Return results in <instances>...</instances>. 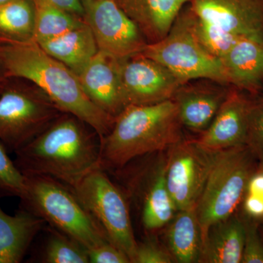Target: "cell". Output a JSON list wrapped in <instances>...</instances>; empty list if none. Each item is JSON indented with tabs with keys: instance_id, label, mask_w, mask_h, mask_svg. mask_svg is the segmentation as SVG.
I'll list each match as a JSON object with an SVG mask.
<instances>
[{
	"instance_id": "1",
	"label": "cell",
	"mask_w": 263,
	"mask_h": 263,
	"mask_svg": "<svg viewBox=\"0 0 263 263\" xmlns=\"http://www.w3.org/2000/svg\"><path fill=\"white\" fill-rule=\"evenodd\" d=\"M0 68L5 78L26 79L35 84L60 111L86 123L100 138L113 126L115 119L92 103L79 76L34 41L0 43Z\"/></svg>"
},
{
	"instance_id": "2",
	"label": "cell",
	"mask_w": 263,
	"mask_h": 263,
	"mask_svg": "<svg viewBox=\"0 0 263 263\" xmlns=\"http://www.w3.org/2000/svg\"><path fill=\"white\" fill-rule=\"evenodd\" d=\"M86 126L74 116L62 113L15 152V164L24 174L48 176L73 187L101 167L100 136Z\"/></svg>"
},
{
	"instance_id": "3",
	"label": "cell",
	"mask_w": 263,
	"mask_h": 263,
	"mask_svg": "<svg viewBox=\"0 0 263 263\" xmlns=\"http://www.w3.org/2000/svg\"><path fill=\"white\" fill-rule=\"evenodd\" d=\"M182 124L174 100L128 105L100 138V164L122 169L132 161L171 148L182 141Z\"/></svg>"
},
{
	"instance_id": "4",
	"label": "cell",
	"mask_w": 263,
	"mask_h": 263,
	"mask_svg": "<svg viewBox=\"0 0 263 263\" xmlns=\"http://www.w3.org/2000/svg\"><path fill=\"white\" fill-rule=\"evenodd\" d=\"M25 176V191L20 197L22 208L87 250L109 240L70 186L48 176Z\"/></svg>"
},
{
	"instance_id": "5",
	"label": "cell",
	"mask_w": 263,
	"mask_h": 263,
	"mask_svg": "<svg viewBox=\"0 0 263 263\" xmlns=\"http://www.w3.org/2000/svg\"><path fill=\"white\" fill-rule=\"evenodd\" d=\"M258 162L245 145L216 152L196 205L202 241L211 226L235 214Z\"/></svg>"
},
{
	"instance_id": "6",
	"label": "cell",
	"mask_w": 263,
	"mask_h": 263,
	"mask_svg": "<svg viewBox=\"0 0 263 263\" xmlns=\"http://www.w3.org/2000/svg\"><path fill=\"white\" fill-rule=\"evenodd\" d=\"M193 15L188 3L168 34L159 42L147 45L141 54L167 67L183 84L204 79L230 85L221 60L211 54L195 35Z\"/></svg>"
},
{
	"instance_id": "7",
	"label": "cell",
	"mask_w": 263,
	"mask_h": 263,
	"mask_svg": "<svg viewBox=\"0 0 263 263\" xmlns=\"http://www.w3.org/2000/svg\"><path fill=\"white\" fill-rule=\"evenodd\" d=\"M109 240L133 263L138 242L126 197L102 167L93 170L71 188Z\"/></svg>"
},
{
	"instance_id": "8",
	"label": "cell",
	"mask_w": 263,
	"mask_h": 263,
	"mask_svg": "<svg viewBox=\"0 0 263 263\" xmlns=\"http://www.w3.org/2000/svg\"><path fill=\"white\" fill-rule=\"evenodd\" d=\"M62 114L46 96L21 86L0 91V143L15 153Z\"/></svg>"
},
{
	"instance_id": "9",
	"label": "cell",
	"mask_w": 263,
	"mask_h": 263,
	"mask_svg": "<svg viewBox=\"0 0 263 263\" xmlns=\"http://www.w3.org/2000/svg\"><path fill=\"white\" fill-rule=\"evenodd\" d=\"M85 22L98 51L119 60L141 54L148 43L136 24L114 0H82Z\"/></svg>"
},
{
	"instance_id": "10",
	"label": "cell",
	"mask_w": 263,
	"mask_h": 263,
	"mask_svg": "<svg viewBox=\"0 0 263 263\" xmlns=\"http://www.w3.org/2000/svg\"><path fill=\"white\" fill-rule=\"evenodd\" d=\"M164 165V179L177 211L196 207L214 164L216 152L196 140H182L171 147Z\"/></svg>"
},
{
	"instance_id": "11",
	"label": "cell",
	"mask_w": 263,
	"mask_h": 263,
	"mask_svg": "<svg viewBox=\"0 0 263 263\" xmlns=\"http://www.w3.org/2000/svg\"><path fill=\"white\" fill-rule=\"evenodd\" d=\"M119 74L126 106L152 105L172 100L176 90L183 84L167 67L142 54L120 60Z\"/></svg>"
},
{
	"instance_id": "12",
	"label": "cell",
	"mask_w": 263,
	"mask_h": 263,
	"mask_svg": "<svg viewBox=\"0 0 263 263\" xmlns=\"http://www.w3.org/2000/svg\"><path fill=\"white\" fill-rule=\"evenodd\" d=\"M190 4L204 20L263 43V0H191Z\"/></svg>"
},
{
	"instance_id": "13",
	"label": "cell",
	"mask_w": 263,
	"mask_h": 263,
	"mask_svg": "<svg viewBox=\"0 0 263 263\" xmlns=\"http://www.w3.org/2000/svg\"><path fill=\"white\" fill-rule=\"evenodd\" d=\"M232 87L204 79L181 84L172 100L179 108L183 127L195 133H203L216 117Z\"/></svg>"
},
{
	"instance_id": "14",
	"label": "cell",
	"mask_w": 263,
	"mask_h": 263,
	"mask_svg": "<svg viewBox=\"0 0 263 263\" xmlns=\"http://www.w3.org/2000/svg\"><path fill=\"white\" fill-rule=\"evenodd\" d=\"M252 96L232 87L209 127L196 141L212 152L245 145Z\"/></svg>"
},
{
	"instance_id": "15",
	"label": "cell",
	"mask_w": 263,
	"mask_h": 263,
	"mask_svg": "<svg viewBox=\"0 0 263 263\" xmlns=\"http://www.w3.org/2000/svg\"><path fill=\"white\" fill-rule=\"evenodd\" d=\"M119 63L120 60L98 51L78 76L92 103L114 119L127 107L121 89Z\"/></svg>"
},
{
	"instance_id": "16",
	"label": "cell",
	"mask_w": 263,
	"mask_h": 263,
	"mask_svg": "<svg viewBox=\"0 0 263 263\" xmlns=\"http://www.w3.org/2000/svg\"><path fill=\"white\" fill-rule=\"evenodd\" d=\"M220 60L230 86L252 97L261 94L263 43L241 38Z\"/></svg>"
},
{
	"instance_id": "17",
	"label": "cell",
	"mask_w": 263,
	"mask_h": 263,
	"mask_svg": "<svg viewBox=\"0 0 263 263\" xmlns=\"http://www.w3.org/2000/svg\"><path fill=\"white\" fill-rule=\"evenodd\" d=\"M136 24L148 44L163 39L191 0H114Z\"/></svg>"
},
{
	"instance_id": "18",
	"label": "cell",
	"mask_w": 263,
	"mask_h": 263,
	"mask_svg": "<svg viewBox=\"0 0 263 263\" xmlns=\"http://www.w3.org/2000/svg\"><path fill=\"white\" fill-rule=\"evenodd\" d=\"M46 221L21 207L9 215L0 206V263L22 262Z\"/></svg>"
},
{
	"instance_id": "19",
	"label": "cell",
	"mask_w": 263,
	"mask_h": 263,
	"mask_svg": "<svg viewBox=\"0 0 263 263\" xmlns=\"http://www.w3.org/2000/svg\"><path fill=\"white\" fill-rule=\"evenodd\" d=\"M245 235L243 219L235 214L218 221L208 230L199 262H241Z\"/></svg>"
},
{
	"instance_id": "20",
	"label": "cell",
	"mask_w": 263,
	"mask_h": 263,
	"mask_svg": "<svg viewBox=\"0 0 263 263\" xmlns=\"http://www.w3.org/2000/svg\"><path fill=\"white\" fill-rule=\"evenodd\" d=\"M37 44L77 76L98 52L93 33L86 22L81 27Z\"/></svg>"
},
{
	"instance_id": "21",
	"label": "cell",
	"mask_w": 263,
	"mask_h": 263,
	"mask_svg": "<svg viewBox=\"0 0 263 263\" xmlns=\"http://www.w3.org/2000/svg\"><path fill=\"white\" fill-rule=\"evenodd\" d=\"M167 231L173 258L180 263L200 262L202 240L196 207L178 211Z\"/></svg>"
},
{
	"instance_id": "22",
	"label": "cell",
	"mask_w": 263,
	"mask_h": 263,
	"mask_svg": "<svg viewBox=\"0 0 263 263\" xmlns=\"http://www.w3.org/2000/svg\"><path fill=\"white\" fill-rule=\"evenodd\" d=\"M155 173L145 188L142 202V224L148 232L163 228L178 212L166 185L163 165Z\"/></svg>"
},
{
	"instance_id": "23",
	"label": "cell",
	"mask_w": 263,
	"mask_h": 263,
	"mask_svg": "<svg viewBox=\"0 0 263 263\" xmlns=\"http://www.w3.org/2000/svg\"><path fill=\"white\" fill-rule=\"evenodd\" d=\"M34 26L31 0H13L0 7V43L33 41Z\"/></svg>"
},
{
	"instance_id": "24",
	"label": "cell",
	"mask_w": 263,
	"mask_h": 263,
	"mask_svg": "<svg viewBox=\"0 0 263 263\" xmlns=\"http://www.w3.org/2000/svg\"><path fill=\"white\" fill-rule=\"evenodd\" d=\"M34 7L33 41L37 43L58 37L85 23L82 17L55 7L47 5Z\"/></svg>"
},
{
	"instance_id": "25",
	"label": "cell",
	"mask_w": 263,
	"mask_h": 263,
	"mask_svg": "<svg viewBox=\"0 0 263 263\" xmlns=\"http://www.w3.org/2000/svg\"><path fill=\"white\" fill-rule=\"evenodd\" d=\"M48 230L41 262L89 263L88 250L84 246L51 227L48 226Z\"/></svg>"
},
{
	"instance_id": "26",
	"label": "cell",
	"mask_w": 263,
	"mask_h": 263,
	"mask_svg": "<svg viewBox=\"0 0 263 263\" xmlns=\"http://www.w3.org/2000/svg\"><path fill=\"white\" fill-rule=\"evenodd\" d=\"M193 30L203 47L216 58H222L241 38L199 17L194 12Z\"/></svg>"
},
{
	"instance_id": "27",
	"label": "cell",
	"mask_w": 263,
	"mask_h": 263,
	"mask_svg": "<svg viewBox=\"0 0 263 263\" xmlns=\"http://www.w3.org/2000/svg\"><path fill=\"white\" fill-rule=\"evenodd\" d=\"M26 176L19 170L8 152L0 143V195L22 197L25 191Z\"/></svg>"
},
{
	"instance_id": "28",
	"label": "cell",
	"mask_w": 263,
	"mask_h": 263,
	"mask_svg": "<svg viewBox=\"0 0 263 263\" xmlns=\"http://www.w3.org/2000/svg\"><path fill=\"white\" fill-rule=\"evenodd\" d=\"M245 146L258 162H263V94L252 97Z\"/></svg>"
},
{
	"instance_id": "29",
	"label": "cell",
	"mask_w": 263,
	"mask_h": 263,
	"mask_svg": "<svg viewBox=\"0 0 263 263\" xmlns=\"http://www.w3.org/2000/svg\"><path fill=\"white\" fill-rule=\"evenodd\" d=\"M241 203L246 218L263 224V162L251 176Z\"/></svg>"
},
{
	"instance_id": "30",
	"label": "cell",
	"mask_w": 263,
	"mask_h": 263,
	"mask_svg": "<svg viewBox=\"0 0 263 263\" xmlns=\"http://www.w3.org/2000/svg\"><path fill=\"white\" fill-rule=\"evenodd\" d=\"M245 235L242 263H263V238L259 224L245 218Z\"/></svg>"
},
{
	"instance_id": "31",
	"label": "cell",
	"mask_w": 263,
	"mask_h": 263,
	"mask_svg": "<svg viewBox=\"0 0 263 263\" xmlns=\"http://www.w3.org/2000/svg\"><path fill=\"white\" fill-rule=\"evenodd\" d=\"M174 258L153 240L138 243L133 263H171Z\"/></svg>"
},
{
	"instance_id": "32",
	"label": "cell",
	"mask_w": 263,
	"mask_h": 263,
	"mask_svg": "<svg viewBox=\"0 0 263 263\" xmlns=\"http://www.w3.org/2000/svg\"><path fill=\"white\" fill-rule=\"evenodd\" d=\"M89 263H131L127 254L110 240L88 250Z\"/></svg>"
},
{
	"instance_id": "33",
	"label": "cell",
	"mask_w": 263,
	"mask_h": 263,
	"mask_svg": "<svg viewBox=\"0 0 263 263\" xmlns=\"http://www.w3.org/2000/svg\"><path fill=\"white\" fill-rule=\"evenodd\" d=\"M34 6L47 5L66 10L71 13L84 17V10L82 0H31Z\"/></svg>"
},
{
	"instance_id": "34",
	"label": "cell",
	"mask_w": 263,
	"mask_h": 263,
	"mask_svg": "<svg viewBox=\"0 0 263 263\" xmlns=\"http://www.w3.org/2000/svg\"><path fill=\"white\" fill-rule=\"evenodd\" d=\"M11 1H13V0H0V7L6 5L7 3H10Z\"/></svg>"
},
{
	"instance_id": "35",
	"label": "cell",
	"mask_w": 263,
	"mask_h": 263,
	"mask_svg": "<svg viewBox=\"0 0 263 263\" xmlns=\"http://www.w3.org/2000/svg\"><path fill=\"white\" fill-rule=\"evenodd\" d=\"M1 78H5L4 76V73H3V70H2V69L0 68V79H1Z\"/></svg>"
},
{
	"instance_id": "36",
	"label": "cell",
	"mask_w": 263,
	"mask_h": 263,
	"mask_svg": "<svg viewBox=\"0 0 263 263\" xmlns=\"http://www.w3.org/2000/svg\"><path fill=\"white\" fill-rule=\"evenodd\" d=\"M262 226V231H261V235H262V237L263 238V224H261Z\"/></svg>"
}]
</instances>
